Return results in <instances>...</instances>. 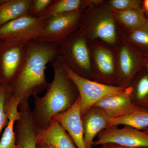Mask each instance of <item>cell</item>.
<instances>
[{
  "mask_svg": "<svg viewBox=\"0 0 148 148\" xmlns=\"http://www.w3.org/2000/svg\"><path fill=\"white\" fill-rule=\"evenodd\" d=\"M59 55L58 46L33 40L28 43L27 58L22 69L10 84L11 95L8 103L18 107L28 102L46 88L45 70L48 63Z\"/></svg>",
  "mask_w": 148,
  "mask_h": 148,
  "instance_id": "1",
  "label": "cell"
},
{
  "mask_svg": "<svg viewBox=\"0 0 148 148\" xmlns=\"http://www.w3.org/2000/svg\"><path fill=\"white\" fill-rule=\"evenodd\" d=\"M51 63L54 72L53 80L48 84L43 96H34L32 116L38 129L48 127L54 116L69 110L79 96L77 88L67 75L58 56Z\"/></svg>",
  "mask_w": 148,
  "mask_h": 148,
  "instance_id": "2",
  "label": "cell"
},
{
  "mask_svg": "<svg viewBox=\"0 0 148 148\" xmlns=\"http://www.w3.org/2000/svg\"><path fill=\"white\" fill-rule=\"evenodd\" d=\"M62 64L67 75L75 85L78 91L82 117L101 99L110 95L127 92L133 89L132 87H117L92 81L79 75L68 66L63 63Z\"/></svg>",
  "mask_w": 148,
  "mask_h": 148,
  "instance_id": "3",
  "label": "cell"
},
{
  "mask_svg": "<svg viewBox=\"0 0 148 148\" xmlns=\"http://www.w3.org/2000/svg\"><path fill=\"white\" fill-rule=\"evenodd\" d=\"M28 42L0 41V77L3 84H10L21 71L27 58Z\"/></svg>",
  "mask_w": 148,
  "mask_h": 148,
  "instance_id": "4",
  "label": "cell"
},
{
  "mask_svg": "<svg viewBox=\"0 0 148 148\" xmlns=\"http://www.w3.org/2000/svg\"><path fill=\"white\" fill-rule=\"evenodd\" d=\"M79 35L66 39L58 46L61 62L80 75L90 71L91 64L86 40Z\"/></svg>",
  "mask_w": 148,
  "mask_h": 148,
  "instance_id": "5",
  "label": "cell"
},
{
  "mask_svg": "<svg viewBox=\"0 0 148 148\" xmlns=\"http://www.w3.org/2000/svg\"><path fill=\"white\" fill-rule=\"evenodd\" d=\"M44 24L40 18L21 16L0 27V41L28 42L37 39Z\"/></svg>",
  "mask_w": 148,
  "mask_h": 148,
  "instance_id": "6",
  "label": "cell"
},
{
  "mask_svg": "<svg viewBox=\"0 0 148 148\" xmlns=\"http://www.w3.org/2000/svg\"><path fill=\"white\" fill-rule=\"evenodd\" d=\"M81 15L80 10L60 14L47 19L44 21L37 39L58 45L67 38L69 34L77 27Z\"/></svg>",
  "mask_w": 148,
  "mask_h": 148,
  "instance_id": "7",
  "label": "cell"
},
{
  "mask_svg": "<svg viewBox=\"0 0 148 148\" xmlns=\"http://www.w3.org/2000/svg\"><path fill=\"white\" fill-rule=\"evenodd\" d=\"M108 143L131 147H148V132L127 125L121 128L108 127L98 134L93 147Z\"/></svg>",
  "mask_w": 148,
  "mask_h": 148,
  "instance_id": "8",
  "label": "cell"
},
{
  "mask_svg": "<svg viewBox=\"0 0 148 148\" xmlns=\"http://www.w3.org/2000/svg\"><path fill=\"white\" fill-rule=\"evenodd\" d=\"M18 109L20 118L14 127L16 144L19 148H36L37 128L29 102L21 103Z\"/></svg>",
  "mask_w": 148,
  "mask_h": 148,
  "instance_id": "9",
  "label": "cell"
},
{
  "mask_svg": "<svg viewBox=\"0 0 148 148\" xmlns=\"http://www.w3.org/2000/svg\"><path fill=\"white\" fill-rule=\"evenodd\" d=\"M79 96L68 110L56 115L53 119L58 121L70 135L77 148H86L80 109Z\"/></svg>",
  "mask_w": 148,
  "mask_h": 148,
  "instance_id": "10",
  "label": "cell"
},
{
  "mask_svg": "<svg viewBox=\"0 0 148 148\" xmlns=\"http://www.w3.org/2000/svg\"><path fill=\"white\" fill-rule=\"evenodd\" d=\"M132 92L133 89L127 92L110 95L101 99L92 107L103 110L110 118L124 116L142 108L133 103L131 96Z\"/></svg>",
  "mask_w": 148,
  "mask_h": 148,
  "instance_id": "11",
  "label": "cell"
},
{
  "mask_svg": "<svg viewBox=\"0 0 148 148\" xmlns=\"http://www.w3.org/2000/svg\"><path fill=\"white\" fill-rule=\"evenodd\" d=\"M36 144L53 148H77L68 132L54 119L46 129H37Z\"/></svg>",
  "mask_w": 148,
  "mask_h": 148,
  "instance_id": "12",
  "label": "cell"
},
{
  "mask_svg": "<svg viewBox=\"0 0 148 148\" xmlns=\"http://www.w3.org/2000/svg\"><path fill=\"white\" fill-rule=\"evenodd\" d=\"M109 119L101 109L92 107L82 117L86 148H92L95 137L108 128Z\"/></svg>",
  "mask_w": 148,
  "mask_h": 148,
  "instance_id": "13",
  "label": "cell"
},
{
  "mask_svg": "<svg viewBox=\"0 0 148 148\" xmlns=\"http://www.w3.org/2000/svg\"><path fill=\"white\" fill-rule=\"evenodd\" d=\"M32 0H1L0 27L21 16L28 15Z\"/></svg>",
  "mask_w": 148,
  "mask_h": 148,
  "instance_id": "14",
  "label": "cell"
},
{
  "mask_svg": "<svg viewBox=\"0 0 148 148\" xmlns=\"http://www.w3.org/2000/svg\"><path fill=\"white\" fill-rule=\"evenodd\" d=\"M120 125H127L140 130L148 128V109L141 108L124 116L110 118L108 128Z\"/></svg>",
  "mask_w": 148,
  "mask_h": 148,
  "instance_id": "15",
  "label": "cell"
},
{
  "mask_svg": "<svg viewBox=\"0 0 148 148\" xmlns=\"http://www.w3.org/2000/svg\"><path fill=\"white\" fill-rule=\"evenodd\" d=\"M84 3L81 0H54L40 18L45 21L57 15L80 10Z\"/></svg>",
  "mask_w": 148,
  "mask_h": 148,
  "instance_id": "16",
  "label": "cell"
},
{
  "mask_svg": "<svg viewBox=\"0 0 148 148\" xmlns=\"http://www.w3.org/2000/svg\"><path fill=\"white\" fill-rule=\"evenodd\" d=\"M95 36L109 44H112L116 38L115 24L110 16L101 18L95 25L94 31Z\"/></svg>",
  "mask_w": 148,
  "mask_h": 148,
  "instance_id": "17",
  "label": "cell"
},
{
  "mask_svg": "<svg viewBox=\"0 0 148 148\" xmlns=\"http://www.w3.org/2000/svg\"><path fill=\"white\" fill-rule=\"evenodd\" d=\"M115 16L123 24L132 30L144 26L147 22V19L140 9L116 12Z\"/></svg>",
  "mask_w": 148,
  "mask_h": 148,
  "instance_id": "18",
  "label": "cell"
},
{
  "mask_svg": "<svg viewBox=\"0 0 148 148\" xmlns=\"http://www.w3.org/2000/svg\"><path fill=\"white\" fill-rule=\"evenodd\" d=\"M20 114L9 115V122L0 139V148H19L16 143L14 124L19 119Z\"/></svg>",
  "mask_w": 148,
  "mask_h": 148,
  "instance_id": "19",
  "label": "cell"
},
{
  "mask_svg": "<svg viewBox=\"0 0 148 148\" xmlns=\"http://www.w3.org/2000/svg\"><path fill=\"white\" fill-rule=\"evenodd\" d=\"M119 65L122 73L126 77L132 75L139 65L138 58L127 47H123L120 52Z\"/></svg>",
  "mask_w": 148,
  "mask_h": 148,
  "instance_id": "20",
  "label": "cell"
},
{
  "mask_svg": "<svg viewBox=\"0 0 148 148\" xmlns=\"http://www.w3.org/2000/svg\"><path fill=\"white\" fill-rule=\"evenodd\" d=\"M95 59L98 69L102 73L107 75L113 73L114 59L110 51L103 48L97 49L95 52Z\"/></svg>",
  "mask_w": 148,
  "mask_h": 148,
  "instance_id": "21",
  "label": "cell"
},
{
  "mask_svg": "<svg viewBox=\"0 0 148 148\" xmlns=\"http://www.w3.org/2000/svg\"><path fill=\"white\" fill-rule=\"evenodd\" d=\"M135 91L134 102L135 105L148 109V73L143 74L137 81Z\"/></svg>",
  "mask_w": 148,
  "mask_h": 148,
  "instance_id": "22",
  "label": "cell"
},
{
  "mask_svg": "<svg viewBox=\"0 0 148 148\" xmlns=\"http://www.w3.org/2000/svg\"><path fill=\"white\" fill-rule=\"evenodd\" d=\"M10 95L9 85L3 84L0 89V136L9 122L7 103Z\"/></svg>",
  "mask_w": 148,
  "mask_h": 148,
  "instance_id": "23",
  "label": "cell"
},
{
  "mask_svg": "<svg viewBox=\"0 0 148 148\" xmlns=\"http://www.w3.org/2000/svg\"><path fill=\"white\" fill-rule=\"evenodd\" d=\"M53 0H32L28 15L40 18Z\"/></svg>",
  "mask_w": 148,
  "mask_h": 148,
  "instance_id": "24",
  "label": "cell"
},
{
  "mask_svg": "<svg viewBox=\"0 0 148 148\" xmlns=\"http://www.w3.org/2000/svg\"><path fill=\"white\" fill-rule=\"evenodd\" d=\"M130 38L134 43L148 48V24L133 30Z\"/></svg>",
  "mask_w": 148,
  "mask_h": 148,
  "instance_id": "25",
  "label": "cell"
},
{
  "mask_svg": "<svg viewBox=\"0 0 148 148\" xmlns=\"http://www.w3.org/2000/svg\"><path fill=\"white\" fill-rule=\"evenodd\" d=\"M113 8L117 10L126 11L140 9L141 1L137 0H113L110 2Z\"/></svg>",
  "mask_w": 148,
  "mask_h": 148,
  "instance_id": "26",
  "label": "cell"
},
{
  "mask_svg": "<svg viewBox=\"0 0 148 148\" xmlns=\"http://www.w3.org/2000/svg\"><path fill=\"white\" fill-rule=\"evenodd\" d=\"M99 148H148L146 147H124L116 145V144L108 143V144H104L101 146Z\"/></svg>",
  "mask_w": 148,
  "mask_h": 148,
  "instance_id": "27",
  "label": "cell"
},
{
  "mask_svg": "<svg viewBox=\"0 0 148 148\" xmlns=\"http://www.w3.org/2000/svg\"><path fill=\"white\" fill-rule=\"evenodd\" d=\"M36 148H53L51 146L47 145H37Z\"/></svg>",
  "mask_w": 148,
  "mask_h": 148,
  "instance_id": "28",
  "label": "cell"
},
{
  "mask_svg": "<svg viewBox=\"0 0 148 148\" xmlns=\"http://www.w3.org/2000/svg\"><path fill=\"white\" fill-rule=\"evenodd\" d=\"M143 5L145 9L148 12V0H145L143 2Z\"/></svg>",
  "mask_w": 148,
  "mask_h": 148,
  "instance_id": "29",
  "label": "cell"
},
{
  "mask_svg": "<svg viewBox=\"0 0 148 148\" xmlns=\"http://www.w3.org/2000/svg\"><path fill=\"white\" fill-rule=\"evenodd\" d=\"M3 83L2 82L1 80V77H0V89H1V87Z\"/></svg>",
  "mask_w": 148,
  "mask_h": 148,
  "instance_id": "30",
  "label": "cell"
},
{
  "mask_svg": "<svg viewBox=\"0 0 148 148\" xmlns=\"http://www.w3.org/2000/svg\"><path fill=\"white\" fill-rule=\"evenodd\" d=\"M146 67L148 71V60L147 61V63H146Z\"/></svg>",
  "mask_w": 148,
  "mask_h": 148,
  "instance_id": "31",
  "label": "cell"
},
{
  "mask_svg": "<svg viewBox=\"0 0 148 148\" xmlns=\"http://www.w3.org/2000/svg\"><path fill=\"white\" fill-rule=\"evenodd\" d=\"M144 130L148 132V128H146V129Z\"/></svg>",
  "mask_w": 148,
  "mask_h": 148,
  "instance_id": "32",
  "label": "cell"
},
{
  "mask_svg": "<svg viewBox=\"0 0 148 148\" xmlns=\"http://www.w3.org/2000/svg\"><path fill=\"white\" fill-rule=\"evenodd\" d=\"M147 24H148V20H147Z\"/></svg>",
  "mask_w": 148,
  "mask_h": 148,
  "instance_id": "33",
  "label": "cell"
}]
</instances>
